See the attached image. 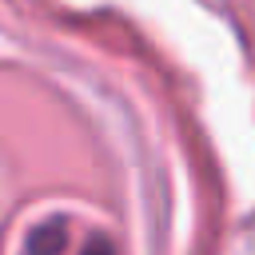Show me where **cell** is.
Returning <instances> with one entry per match:
<instances>
[{"instance_id":"cell-1","label":"cell","mask_w":255,"mask_h":255,"mask_svg":"<svg viewBox=\"0 0 255 255\" xmlns=\"http://www.w3.org/2000/svg\"><path fill=\"white\" fill-rule=\"evenodd\" d=\"M24 255H116L108 235L100 231H76L72 219H44L28 231Z\"/></svg>"}]
</instances>
